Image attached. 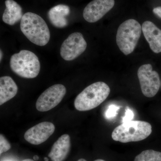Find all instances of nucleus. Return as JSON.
<instances>
[{
    "label": "nucleus",
    "mask_w": 161,
    "mask_h": 161,
    "mask_svg": "<svg viewBox=\"0 0 161 161\" xmlns=\"http://www.w3.org/2000/svg\"><path fill=\"white\" fill-rule=\"evenodd\" d=\"M20 29L31 42L38 46H45L50 39V32L46 22L33 13L23 14L20 21Z\"/></svg>",
    "instance_id": "obj_1"
},
{
    "label": "nucleus",
    "mask_w": 161,
    "mask_h": 161,
    "mask_svg": "<svg viewBox=\"0 0 161 161\" xmlns=\"http://www.w3.org/2000/svg\"><path fill=\"white\" fill-rule=\"evenodd\" d=\"M110 93L109 87L105 82L98 81L92 84L75 98V108L81 112L95 108L106 99Z\"/></svg>",
    "instance_id": "obj_2"
},
{
    "label": "nucleus",
    "mask_w": 161,
    "mask_h": 161,
    "mask_svg": "<svg viewBox=\"0 0 161 161\" xmlns=\"http://www.w3.org/2000/svg\"><path fill=\"white\" fill-rule=\"evenodd\" d=\"M152 132V126L147 122L131 121L124 123L114 129L112 139L121 143L139 142L147 138Z\"/></svg>",
    "instance_id": "obj_3"
},
{
    "label": "nucleus",
    "mask_w": 161,
    "mask_h": 161,
    "mask_svg": "<svg viewBox=\"0 0 161 161\" xmlns=\"http://www.w3.org/2000/svg\"><path fill=\"white\" fill-rule=\"evenodd\" d=\"M10 67L15 74L25 78H36L40 70V62L37 56L26 50H22L11 56Z\"/></svg>",
    "instance_id": "obj_4"
},
{
    "label": "nucleus",
    "mask_w": 161,
    "mask_h": 161,
    "mask_svg": "<svg viewBox=\"0 0 161 161\" xmlns=\"http://www.w3.org/2000/svg\"><path fill=\"white\" fill-rule=\"evenodd\" d=\"M142 30L140 24L133 19L120 24L116 34V43L124 54L128 55L133 52L140 38Z\"/></svg>",
    "instance_id": "obj_5"
},
{
    "label": "nucleus",
    "mask_w": 161,
    "mask_h": 161,
    "mask_svg": "<svg viewBox=\"0 0 161 161\" xmlns=\"http://www.w3.org/2000/svg\"><path fill=\"white\" fill-rule=\"evenodd\" d=\"M137 76L142 94L148 98L154 97L158 92L161 86L158 73L153 70L151 64H145L139 68Z\"/></svg>",
    "instance_id": "obj_6"
},
{
    "label": "nucleus",
    "mask_w": 161,
    "mask_h": 161,
    "mask_svg": "<svg viewBox=\"0 0 161 161\" xmlns=\"http://www.w3.org/2000/svg\"><path fill=\"white\" fill-rule=\"evenodd\" d=\"M66 93L63 85L52 86L41 94L36 103V108L41 112H47L60 103Z\"/></svg>",
    "instance_id": "obj_7"
},
{
    "label": "nucleus",
    "mask_w": 161,
    "mask_h": 161,
    "mask_svg": "<svg viewBox=\"0 0 161 161\" xmlns=\"http://www.w3.org/2000/svg\"><path fill=\"white\" fill-rule=\"evenodd\" d=\"M87 43L80 32L73 33L64 41L60 49V54L64 60L71 61L82 54L86 49Z\"/></svg>",
    "instance_id": "obj_8"
},
{
    "label": "nucleus",
    "mask_w": 161,
    "mask_h": 161,
    "mask_svg": "<svg viewBox=\"0 0 161 161\" xmlns=\"http://www.w3.org/2000/svg\"><path fill=\"white\" fill-rule=\"evenodd\" d=\"M114 5V0H93L84 9V19L89 23H95L108 12Z\"/></svg>",
    "instance_id": "obj_9"
},
{
    "label": "nucleus",
    "mask_w": 161,
    "mask_h": 161,
    "mask_svg": "<svg viewBox=\"0 0 161 161\" xmlns=\"http://www.w3.org/2000/svg\"><path fill=\"white\" fill-rule=\"evenodd\" d=\"M55 130L53 124L50 122H43L27 130L24 134V138L29 143L40 145L47 140Z\"/></svg>",
    "instance_id": "obj_10"
},
{
    "label": "nucleus",
    "mask_w": 161,
    "mask_h": 161,
    "mask_svg": "<svg viewBox=\"0 0 161 161\" xmlns=\"http://www.w3.org/2000/svg\"><path fill=\"white\" fill-rule=\"evenodd\" d=\"M142 31L152 51L161 53V30L150 21H145L142 25Z\"/></svg>",
    "instance_id": "obj_11"
},
{
    "label": "nucleus",
    "mask_w": 161,
    "mask_h": 161,
    "mask_svg": "<svg viewBox=\"0 0 161 161\" xmlns=\"http://www.w3.org/2000/svg\"><path fill=\"white\" fill-rule=\"evenodd\" d=\"M70 137L68 134H64L56 141L48 154L52 161H64L69 153Z\"/></svg>",
    "instance_id": "obj_12"
},
{
    "label": "nucleus",
    "mask_w": 161,
    "mask_h": 161,
    "mask_svg": "<svg viewBox=\"0 0 161 161\" xmlns=\"http://www.w3.org/2000/svg\"><path fill=\"white\" fill-rule=\"evenodd\" d=\"M69 13L70 8L68 6L60 4L50 9L48 18L53 26L57 28H64L68 25V22L66 17Z\"/></svg>",
    "instance_id": "obj_13"
},
{
    "label": "nucleus",
    "mask_w": 161,
    "mask_h": 161,
    "mask_svg": "<svg viewBox=\"0 0 161 161\" xmlns=\"http://www.w3.org/2000/svg\"><path fill=\"white\" fill-rule=\"evenodd\" d=\"M6 8L3 16L4 23L13 26L21 20L23 16L22 7L14 0H6Z\"/></svg>",
    "instance_id": "obj_14"
},
{
    "label": "nucleus",
    "mask_w": 161,
    "mask_h": 161,
    "mask_svg": "<svg viewBox=\"0 0 161 161\" xmlns=\"http://www.w3.org/2000/svg\"><path fill=\"white\" fill-rule=\"evenodd\" d=\"M18 88L13 79L9 76L0 78V105L10 100L16 95Z\"/></svg>",
    "instance_id": "obj_15"
},
{
    "label": "nucleus",
    "mask_w": 161,
    "mask_h": 161,
    "mask_svg": "<svg viewBox=\"0 0 161 161\" xmlns=\"http://www.w3.org/2000/svg\"><path fill=\"white\" fill-rule=\"evenodd\" d=\"M134 161H161V152L151 150H144L136 157Z\"/></svg>",
    "instance_id": "obj_16"
},
{
    "label": "nucleus",
    "mask_w": 161,
    "mask_h": 161,
    "mask_svg": "<svg viewBox=\"0 0 161 161\" xmlns=\"http://www.w3.org/2000/svg\"><path fill=\"white\" fill-rule=\"evenodd\" d=\"M11 146L8 141L2 134L0 135V154L10 150Z\"/></svg>",
    "instance_id": "obj_17"
},
{
    "label": "nucleus",
    "mask_w": 161,
    "mask_h": 161,
    "mask_svg": "<svg viewBox=\"0 0 161 161\" xmlns=\"http://www.w3.org/2000/svg\"><path fill=\"white\" fill-rule=\"evenodd\" d=\"M119 108L115 105H111L108 108L106 112V117L108 119L114 118L117 114V112Z\"/></svg>",
    "instance_id": "obj_18"
},
{
    "label": "nucleus",
    "mask_w": 161,
    "mask_h": 161,
    "mask_svg": "<svg viewBox=\"0 0 161 161\" xmlns=\"http://www.w3.org/2000/svg\"><path fill=\"white\" fill-rule=\"evenodd\" d=\"M133 117H134V113L132 110L130 109L127 108L126 109L125 115L122 119V123L128 122L132 120Z\"/></svg>",
    "instance_id": "obj_19"
},
{
    "label": "nucleus",
    "mask_w": 161,
    "mask_h": 161,
    "mask_svg": "<svg viewBox=\"0 0 161 161\" xmlns=\"http://www.w3.org/2000/svg\"><path fill=\"white\" fill-rule=\"evenodd\" d=\"M153 12L158 16L159 17L161 18V7H157L154 8L153 9Z\"/></svg>",
    "instance_id": "obj_20"
},
{
    "label": "nucleus",
    "mask_w": 161,
    "mask_h": 161,
    "mask_svg": "<svg viewBox=\"0 0 161 161\" xmlns=\"http://www.w3.org/2000/svg\"><path fill=\"white\" fill-rule=\"evenodd\" d=\"M33 158L35 161H37L38 160H39V158L37 155H35L33 157Z\"/></svg>",
    "instance_id": "obj_21"
},
{
    "label": "nucleus",
    "mask_w": 161,
    "mask_h": 161,
    "mask_svg": "<svg viewBox=\"0 0 161 161\" xmlns=\"http://www.w3.org/2000/svg\"><path fill=\"white\" fill-rule=\"evenodd\" d=\"M0 55H1V56H0V61H2V58H3V52H2V50H1L0 51Z\"/></svg>",
    "instance_id": "obj_22"
},
{
    "label": "nucleus",
    "mask_w": 161,
    "mask_h": 161,
    "mask_svg": "<svg viewBox=\"0 0 161 161\" xmlns=\"http://www.w3.org/2000/svg\"><path fill=\"white\" fill-rule=\"evenodd\" d=\"M22 161H35V160L31 159H26L23 160Z\"/></svg>",
    "instance_id": "obj_23"
},
{
    "label": "nucleus",
    "mask_w": 161,
    "mask_h": 161,
    "mask_svg": "<svg viewBox=\"0 0 161 161\" xmlns=\"http://www.w3.org/2000/svg\"><path fill=\"white\" fill-rule=\"evenodd\" d=\"M78 161H87L86 160L84 159L83 158H80V159L78 160Z\"/></svg>",
    "instance_id": "obj_24"
},
{
    "label": "nucleus",
    "mask_w": 161,
    "mask_h": 161,
    "mask_svg": "<svg viewBox=\"0 0 161 161\" xmlns=\"http://www.w3.org/2000/svg\"><path fill=\"white\" fill-rule=\"evenodd\" d=\"M94 161H105L104 160L101 159H98Z\"/></svg>",
    "instance_id": "obj_25"
},
{
    "label": "nucleus",
    "mask_w": 161,
    "mask_h": 161,
    "mask_svg": "<svg viewBox=\"0 0 161 161\" xmlns=\"http://www.w3.org/2000/svg\"><path fill=\"white\" fill-rule=\"evenodd\" d=\"M44 161H48V159L47 158L45 157L44 158Z\"/></svg>",
    "instance_id": "obj_26"
},
{
    "label": "nucleus",
    "mask_w": 161,
    "mask_h": 161,
    "mask_svg": "<svg viewBox=\"0 0 161 161\" xmlns=\"http://www.w3.org/2000/svg\"></svg>",
    "instance_id": "obj_27"
}]
</instances>
